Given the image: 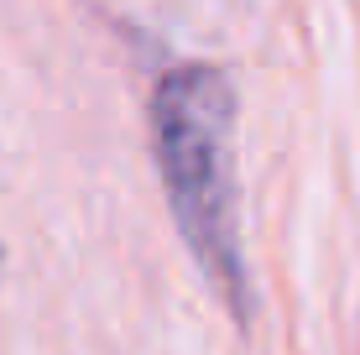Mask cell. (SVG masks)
I'll use <instances>...</instances> for the list:
<instances>
[{"label": "cell", "instance_id": "1", "mask_svg": "<svg viewBox=\"0 0 360 355\" xmlns=\"http://www.w3.org/2000/svg\"><path fill=\"white\" fill-rule=\"evenodd\" d=\"M235 94L219 68H172L152 89V141L172 214L198 266L235 309H245L240 246H235Z\"/></svg>", "mask_w": 360, "mask_h": 355}]
</instances>
